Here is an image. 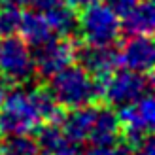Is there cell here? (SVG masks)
Instances as JSON below:
<instances>
[{
	"mask_svg": "<svg viewBox=\"0 0 155 155\" xmlns=\"http://www.w3.org/2000/svg\"><path fill=\"white\" fill-rule=\"evenodd\" d=\"M36 12H40L51 25L57 36H68L78 27V15L68 0H28Z\"/></svg>",
	"mask_w": 155,
	"mask_h": 155,
	"instance_id": "9",
	"label": "cell"
},
{
	"mask_svg": "<svg viewBox=\"0 0 155 155\" xmlns=\"http://www.w3.org/2000/svg\"><path fill=\"white\" fill-rule=\"evenodd\" d=\"M153 151H155V142L151 133H148L140 140V144L134 148V155H153Z\"/></svg>",
	"mask_w": 155,
	"mask_h": 155,
	"instance_id": "19",
	"label": "cell"
},
{
	"mask_svg": "<svg viewBox=\"0 0 155 155\" xmlns=\"http://www.w3.org/2000/svg\"><path fill=\"white\" fill-rule=\"evenodd\" d=\"M76 57L80 61V66L87 72L91 78L100 80V78L110 76L115 66L119 64V53L112 45H89L78 51Z\"/></svg>",
	"mask_w": 155,
	"mask_h": 155,
	"instance_id": "8",
	"label": "cell"
},
{
	"mask_svg": "<svg viewBox=\"0 0 155 155\" xmlns=\"http://www.w3.org/2000/svg\"><path fill=\"white\" fill-rule=\"evenodd\" d=\"M119 119L110 106H97V115L95 123L89 133V138L93 144L98 146H114L119 138Z\"/></svg>",
	"mask_w": 155,
	"mask_h": 155,
	"instance_id": "13",
	"label": "cell"
},
{
	"mask_svg": "<svg viewBox=\"0 0 155 155\" xmlns=\"http://www.w3.org/2000/svg\"><path fill=\"white\" fill-rule=\"evenodd\" d=\"M6 95H8V81L4 80L2 76H0V106H2V102H4Z\"/></svg>",
	"mask_w": 155,
	"mask_h": 155,
	"instance_id": "22",
	"label": "cell"
},
{
	"mask_svg": "<svg viewBox=\"0 0 155 155\" xmlns=\"http://www.w3.org/2000/svg\"><path fill=\"white\" fill-rule=\"evenodd\" d=\"M95 115L97 106L85 104L80 108H72V112L63 117V130L66 133V136H70L76 142L87 140L93 123H95Z\"/></svg>",
	"mask_w": 155,
	"mask_h": 155,
	"instance_id": "15",
	"label": "cell"
},
{
	"mask_svg": "<svg viewBox=\"0 0 155 155\" xmlns=\"http://www.w3.org/2000/svg\"><path fill=\"white\" fill-rule=\"evenodd\" d=\"M93 2H100V0H68V4L72 8H83V6L93 4Z\"/></svg>",
	"mask_w": 155,
	"mask_h": 155,
	"instance_id": "23",
	"label": "cell"
},
{
	"mask_svg": "<svg viewBox=\"0 0 155 155\" xmlns=\"http://www.w3.org/2000/svg\"><path fill=\"white\" fill-rule=\"evenodd\" d=\"M119 53V64L127 70H134L140 74H150L153 68L155 49L150 36H130V40L123 44Z\"/></svg>",
	"mask_w": 155,
	"mask_h": 155,
	"instance_id": "10",
	"label": "cell"
},
{
	"mask_svg": "<svg viewBox=\"0 0 155 155\" xmlns=\"http://www.w3.org/2000/svg\"><path fill=\"white\" fill-rule=\"evenodd\" d=\"M76 45L72 40H68L66 36L53 38V40L45 42L42 45L34 48V68L42 78H49L53 74H57L59 70H63L64 66L72 64V61L76 59Z\"/></svg>",
	"mask_w": 155,
	"mask_h": 155,
	"instance_id": "6",
	"label": "cell"
},
{
	"mask_svg": "<svg viewBox=\"0 0 155 155\" xmlns=\"http://www.w3.org/2000/svg\"><path fill=\"white\" fill-rule=\"evenodd\" d=\"M21 12L19 8L0 6V36H12L19 32Z\"/></svg>",
	"mask_w": 155,
	"mask_h": 155,
	"instance_id": "17",
	"label": "cell"
},
{
	"mask_svg": "<svg viewBox=\"0 0 155 155\" xmlns=\"http://www.w3.org/2000/svg\"><path fill=\"white\" fill-rule=\"evenodd\" d=\"M34 72V59L27 42L15 34L0 38V76L10 83H23Z\"/></svg>",
	"mask_w": 155,
	"mask_h": 155,
	"instance_id": "5",
	"label": "cell"
},
{
	"mask_svg": "<svg viewBox=\"0 0 155 155\" xmlns=\"http://www.w3.org/2000/svg\"><path fill=\"white\" fill-rule=\"evenodd\" d=\"M49 95L61 108H80L98 98L95 80L78 64H68L49 78Z\"/></svg>",
	"mask_w": 155,
	"mask_h": 155,
	"instance_id": "2",
	"label": "cell"
},
{
	"mask_svg": "<svg viewBox=\"0 0 155 155\" xmlns=\"http://www.w3.org/2000/svg\"><path fill=\"white\" fill-rule=\"evenodd\" d=\"M155 27V8L151 0H138L123 15L121 30L129 36H151Z\"/></svg>",
	"mask_w": 155,
	"mask_h": 155,
	"instance_id": "12",
	"label": "cell"
},
{
	"mask_svg": "<svg viewBox=\"0 0 155 155\" xmlns=\"http://www.w3.org/2000/svg\"><path fill=\"white\" fill-rule=\"evenodd\" d=\"M4 138L6 140L0 142V155H40L36 140L27 134H12Z\"/></svg>",
	"mask_w": 155,
	"mask_h": 155,
	"instance_id": "16",
	"label": "cell"
},
{
	"mask_svg": "<svg viewBox=\"0 0 155 155\" xmlns=\"http://www.w3.org/2000/svg\"><path fill=\"white\" fill-rule=\"evenodd\" d=\"M27 4L28 0H0V6H10V8H23Z\"/></svg>",
	"mask_w": 155,
	"mask_h": 155,
	"instance_id": "21",
	"label": "cell"
},
{
	"mask_svg": "<svg viewBox=\"0 0 155 155\" xmlns=\"http://www.w3.org/2000/svg\"><path fill=\"white\" fill-rule=\"evenodd\" d=\"M117 119L119 125L125 127V133H140V134L151 133L155 121L151 93H146L144 97L136 98L134 102L121 106V110L117 112Z\"/></svg>",
	"mask_w": 155,
	"mask_h": 155,
	"instance_id": "7",
	"label": "cell"
},
{
	"mask_svg": "<svg viewBox=\"0 0 155 155\" xmlns=\"http://www.w3.org/2000/svg\"><path fill=\"white\" fill-rule=\"evenodd\" d=\"M80 155H117V151H115V148H112V146H98V144H95L93 148L85 150Z\"/></svg>",
	"mask_w": 155,
	"mask_h": 155,
	"instance_id": "20",
	"label": "cell"
},
{
	"mask_svg": "<svg viewBox=\"0 0 155 155\" xmlns=\"http://www.w3.org/2000/svg\"><path fill=\"white\" fill-rule=\"evenodd\" d=\"M38 150L40 155H80L78 142L72 140L70 136L59 127V123H49L40 129L38 133Z\"/></svg>",
	"mask_w": 155,
	"mask_h": 155,
	"instance_id": "11",
	"label": "cell"
},
{
	"mask_svg": "<svg viewBox=\"0 0 155 155\" xmlns=\"http://www.w3.org/2000/svg\"><path fill=\"white\" fill-rule=\"evenodd\" d=\"M78 32L89 45H114L121 34V21L108 4L93 2L80 8Z\"/></svg>",
	"mask_w": 155,
	"mask_h": 155,
	"instance_id": "3",
	"label": "cell"
},
{
	"mask_svg": "<svg viewBox=\"0 0 155 155\" xmlns=\"http://www.w3.org/2000/svg\"><path fill=\"white\" fill-rule=\"evenodd\" d=\"M136 2H138V0H106V4L110 6L119 17H123V15H125Z\"/></svg>",
	"mask_w": 155,
	"mask_h": 155,
	"instance_id": "18",
	"label": "cell"
},
{
	"mask_svg": "<svg viewBox=\"0 0 155 155\" xmlns=\"http://www.w3.org/2000/svg\"><path fill=\"white\" fill-rule=\"evenodd\" d=\"M64 108H61L48 89H23L8 91L0 106V136L28 134L42 125V121L61 123Z\"/></svg>",
	"mask_w": 155,
	"mask_h": 155,
	"instance_id": "1",
	"label": "cell"
},
{
	"mask_svg": "<svg viewBox=\"0 0 155 155\" xmlns=\"http://www.w3.org/2000/svg\"><path fill=\"white\" fill-rule=\"evenodd\" d=\"M95 80V78H93ZM98 97H102L112 106H125L134 102L136 98L144 97L151 91V78L150 74H140L134 70H121L112 72L110 76L95 80Z\"/></svg>",
	"mask_w": 155,
	"mask_h": 155,
	"instance_id": "4",
	"label": "cell"
},
{
	"mask_svg": "<svg viewBox=\"0 0 155 155\" xmlns=\"http://www.w3.org/2000/svg\"><path fill=\"white\" fill-rule=\"evenodd\" d=\"M19 32H21V38L27 42V45H30V48H38V45L49 42V40H53V38L57 36L53 32L51 25L48 23V19L36 10L21 13Z\"/></svg>",
	"mask_w": 155,
	"mask_h": 155,
	"instance_id": "14",
	"label": "cell"
}]
</instances>
